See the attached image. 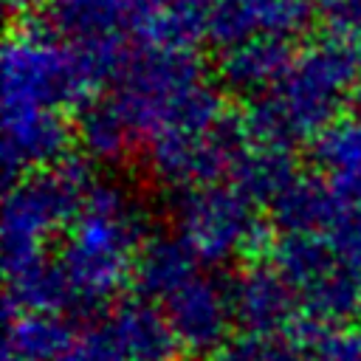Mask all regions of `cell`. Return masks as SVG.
<instances>
[{"label":"cell","mask_w":361,"mask_h":361,"mask_svg":"<svg viewBox=\"0 0 361 361\" xmlns=\"http://www.w3.org/2000/svg\"><path fill=\"white\" fill-rule=\"evenodd\" d=\"M361 85V54L341 37H324L293 54L285 76L262 96L251 99L243 127L248 141L268 147H296L313 141L341 118L344 104Z\"/></svg>","instance_id":"obj_1"},{"label":"cell","mask_w":361,"mask_h":361,"mask_svg":"<svg viewBox=\"0 0 361 361\" xmlns=\"http://www.w3.org/2000/svg\"><path fill=\"white\" fill-rule=\"evenodd\" d=\"M147 240V214L138 197L124 186L96 183L79 217L68 226L56 257L79 313L104 305L133 279L135 257Z\"/></svg>","instance_id":"obj_2"},{"label":"cell","mask_w":361,"mask_h":361,"mask_svg":"<svg viewBox=\"0 0 361 361\" xmlns=\"http://www.w3.org/2000/svg\"><path fill=\"white\" fill-rule=\"evenodd\" d=\"M113 104L135 135L200 130L226 116L217 87L206 79L192 48L147 45L121 65L113 79Z\"/></svg>","instance_id":"obj_3"},{"label":"cell","mask_w":361,"mask_h":361,"mask_svg":"<svg viewBox=\"0 0 361 361\" xmlns=\"http://www.w3.org/2000/svg\"><path fill=\"white\" fill-rule=\"evenodd\" d=\"M96 183L87 158H62L48 169L17 178L3 200L6 274L45 259L48 240L68 231Z\"/></svg>","instance_id":"obj_4"},{"label":"cell","mask_w":361,"mask_h":361,"mask_svg":"<svg viewBox=\"0 0 361 361\" xmlns=\"http://www.w3.org/2000/svg\"><path fill=\"white\" fill-rule=\"evenodd\" d=\"M93 65L48 28H20L3 48V110H65L93 102Z\"/></svg>","instance_id":"obj_5"},{"label":"cell","mask_w":361,"mask_h":361,"mask_svg":"<svg viewBox=\"0 0 361 361\" xmlns=\"http://www.w3.org/2000/svg\"><path fill=\"white\" fill-rule=\"evenodd\" d=\"M254 206L231 183H206L175 192L172 220L203 265H223L237 257L254 259L271 248V231Z\"/></svg>","instance_id":"obj_6"},{"label":"cell","mask_w":361,"mask_h":361,"mask_svg":"<svg viewBox=\"0 0 361 361\" xmlns=\"http://www.w3.org/2000/svg\"><path fill=\"white\" fill-rule=\"evenodd\" d=\"M42 25L113 82L138 37L141 0H45Z\"/></svg>","instance_id":"obj_7"},{"label":"cell","mask_w":361,"mask_h":361,"mask_svg":"<svg viewBox=\"0 0 361 361\" xmlns=\"http://www.w3.org/2000/svg\"><path fill=\"white\" fill-rule=\"evenodd\" d=\"M248 147L243 118L220 116L200 130H172L152 135L147 144V166L155 180L180 192L192 186L217 183L231 172L237 155Z\"/></svg>","instance_id":"obj_8"},{"label":"cell","mask_w":361,"mask_h":361,"mask_svg":"<svg viewBox=\"0 0 361 361\" xmlns=\"http://www.w3.org/2000/svg\"><path fill=\"white\" fill-rule=\"evenodd\" d=\"M164 313L180 350L197 355H209L226 344V333L234 322L228 285L203 274H195L186 285L166 296Z\"/></svg>","instance_id":"obj_9"},{"label":"cell","mask_w":361,"mask_h":361,"mask_svg":"<svg viewBox=\"0 0 361 361\" xmlns=\"http://www.w3.org/2000/svg\"><path fill=\"white\" fill-rule=\"evenodd\" d=\"M228 293L234 322L248 336H290L299 324V299L271 259L245 265L228 282Z\"/></svg>","instance_id":"obj_10"},{"label":"cell","mask_w":361,"mask_h":361,"mask_svg":"<svg viewBox=\"0 0 361 361\" xmlns=\"http://www.w3.org/2000/svg\"><path fill=\"white\" fill-rule=\"evenodd\" d=\"M73 138L59 110H3V166L6 180L25 178L68 158Z\"/></svg>","instance_id":"obj_11"},{"label":"cell","mask_w":361,"mask_h":361,"mask_svg":"<svg viewBox=\"0 0 361 361\" xmlns=\"http://www.w3.org/2000/svg\"><path fill=\"white\" fill-rule=\"evenodd\" d=\"M316 0H220L209 20V39L220 48L248 37L290 39L313 20Z\"/></svg>","instance_id":"obj_12"},{"label":"cell","mask_w":361,"mask_h":361,"mask_svg":"<svg viewBox=\"0 0 361 361\" xmlns=\"http://www.w3.org/2000/svg\"><path fill=\"white\" fill-rule=\"evenodd\" d=\"M293 51L290 39L279 37H248L223 48L220 56V79L228 90L257 99L268 93L290 68Z\"/></svg>","instance_id":"obj_13"},{"label":"cell","mask_w":361,"mask_h":361,"mask_svg":"<svg viewBox=\"0 0 361 361\" xmlns=\"http://www.w3.org/2000/svg\"><path fill=\"white\" fill-rule=\"evenodd\" d=\"M127 361H175L180 344L169 327L164 307L147 296L124 299L107 316Z\"/></svg>","instance_id":"obj_14"},{"label":"cell","mask_w":361,"mask_h":361,"mask_svg":"<svg viewBox=\"0 0 361 361\" xmlns=\"http://www.w3.org/2000/svg\"><path fill=\"white\" fill-rule=\"evenodd\" d=\"M319 175L344 197L361 200V116H341L310 141Z\"/></svg>","instance_id":"obj_15"},{"label":"cell","mask_w":361,"mask_h":361,"mask_svg":"<svg viewBox=\"0 0 361 361\" xmlns=\"http://www.w3.org/2000/svg\"><path fill=\"white\" fill-rule=\"evenodd\" d=\"M338 214V195L322 175H296L271 203V223L282 234H327Z\"/></svg>","instance_id":"obj_16"},{"label":"cell","mask_w":361,"mask_h":361,"mask_svg":"<svg viewBox=\"0 0 361 361\" xmlns=\"http://www.w3.org/2000/svg\"><path fill=\"white\" fill-rule=\"evenodd\" d=\"M197 262L200 259L183 243L180 234H155L141 245L135 257V268H133L135 290L147 299L164 302L197 274Z\"/></svg>","instance_id":"obj_17"},{"label":"cell","mask_w":361,"mask_h":361,"mask_svg":"<svg viewBox=\"0 0 361 361\" xmlns=\"http://www.w3.org/2000/svg\"><path fill=\"white\" fill-rule=\"evenodd\" d=\"M6 310L8 313H79L76 296L56 265L48 257L6 274Z\"/></svg>","instance_id":"obj_18"},{"label":"cell","mask_w":361,"mask_h":361,"mask_svg":"<svg viewBox=\"0 0 361 361\" xmlns=\"http://www.w3.org/2000/svg\"><path fill=\"white\" fill-rule=\"evenodd\" d=\"M296 164L290 149L285 147H268V144H254L237 155L228 180L231 186L245 195L251 203H274L296 178Z\"/></svg>","instance_id":"obj_19"},{"label":"cell","mask_w":361,"mask_h":361,"mask_svg":"<svg viewBox=\"0 0 361 361\" xmlns=\"http://www.w3.org/2000/svg\"><path fill=\"white\" fill-rule=\"evenodd\" d=\"M73 138L82 147V158L90 164H116L121 161L135 138V130L124 118V113L107 102H87L73 127Z\"/></svg>","instance_id":"obj_20"},{"label":"cell","mask_w":361,"mask_h":361,"mask_svg":"<svg viewBox=\"0 0 361 361\" xmlns=\"http://www.w3.org/2000/svg\"><path fill=\"white\" fill-rule=\"evenodd\" d=\"M73 330L65 313H8L6 353L23 361H56Z\"/></svg>","instance_id":"obj_21"},{"label":"cell","mask_w":361,"mask_h":361,"mask_svg":"<svg viewBox=\"0 0 361 361\" xmlns=\"http://www.w3.org/2000/svg\"><path fill=\"white\" fill-rule=\"evenodd\" d=\"M296 336L310 361H361V324L358 322H344V324H313V322H299Z\"/></svg>","instance_id":"obj_22"},{"label":"cell","mask_w":361,"mask_h":361,"mask_svg":"<svg viewBox=\"0 0 361 361\" xmlns=\"http://www.w3.org/2000/svg\"><path fill=\"white\" fill-rule=\"evenodd\" d=\"M200 361H310L296 336H243L220 344Z\"/></svg>","instance_id":"obj_23"},{"label":"cell","mask_w":361,"mask_h":361,"mask_svg":"<svg viewBox=\"0 0 361 361\" xmlns=\"http://www.w3.org/2000/svg\"><path fill=\"white\" fill-rule=\"evenodd\" d=\"M56 361H127L110 322H87L73 330Z\"/></svg>","instance_id":"obj_24"},{"label":"cell","mask_w":361,"mask_h":361,"mask_svg":"<svg viewBox=\"0 0 361 361\" xmlns=\"http://www.w3.org/2000/svg\"><path fill=\"white\" fill-rule=\"evenodd\" d=\"M316 6L327 14L336 34H350L361 25V0H316Z\"/></svg>","instance_id":"obj_25"},{"label":"cell","mask_w":361,"mask_h":361,"mask_svg":"<svg viewBox=\"0 0 361 361\" xmlns=\"http://www.w3.org/2000/svg\"><path fill=\"white\" fill-rule=\"evenodd\" d=\"M6 6H8L11 14H17V17H28V14H34V11H42L45 0H6Z\"/></svg>","instance_id":"obj_26"},{"label":"cell","mask_w":361,"mask_h":361,"mask_svg":"<svg viewBox=\"0 0 361 361\" xmlns=\"http://www.w3.org/2000/svg\"><path fill=\"white\" fill-rule=\"evenodd\" d=\"M3 361H23V358H17V355H11V353H6V358Z\"/></svg>","instance_id":"obj_27"},{"label":"cell","mask_w":361,"mask_h":361,"mask_svg":"<svg viewBox=\"0 0 361 361\" xmlns=\"http://www.w3.org/2000/svg\"><path fill=\"white\" fill-rule=\"evenodd\" d=\"M355 99H358V102H361V85H358V93H355Z\"/></svg>","instance_id":"obj_28"}]
</instances>
